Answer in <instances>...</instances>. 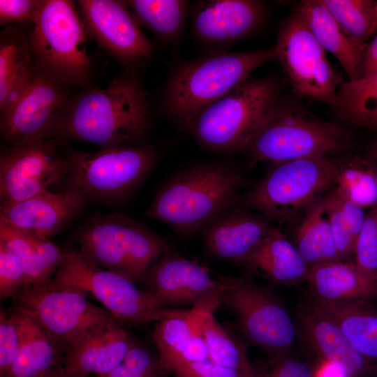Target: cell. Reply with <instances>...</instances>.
Returning a JSON list of instances; mask_svg holds the SVG:
<instances>
[{"label":"cell","mask_w":377,"mask_h":377,"mask_svg":"<svg viewBox=\"0 0 377 377\" xmlns=\"http://www.w3.org/2000/svg\"><path fill=\"white\" fill-rule=\"evenodd\" d=\"M114 320L98 329L71 351L61 364L68 373L87 376L107 374L118 366L126 355L131 341L126 331Z\"/></svg>","instance_id":"7402d4cb"},{"label":"cell","mask_w":377,"mask_h":377,"mask_svg":"<svg viewBox=\"0 0 377 377\" xmlns=\"http://www.w3.org/2000/svg\"><path fill=\"white\" fill-rule=\"evenodd\" d=\"M87 201L72 188L61 193L47 190L22 201L1 205L0 221L49 239L78 215Z\"/></svg>","instance_id":"ac0fdd59"},{"label":"cell","mask_w":377,"mask_h":377,"mask_svg":"<svg viewBox=\"0 0 377 377\" xmlns=\"http://www.w3.org/2000/svg\"><path fill=\"white\" fill-rule=\"evenodd\" d=\"M367 157L372 164L377 184V140L374 141L370 145Z\"/></svg>","instance_id":"c3c4849f"},{"label":"cell","mask_w":377,"mask_h":377,"mask_svg":"<svg viewBox=\"0 0 377 377\" xmlns=\"http://www.w3.org/2000/svg\"><path fill=\"white\" fill-rule=\"evenodd\" d=\"M276 164L247 193L243 205L279 224L306 212L335 186L336 160L320 156Z\"/></svg>","instance_id":"ba28073f"},{"label":"cell","mask_w":377,"mask_h":377,"mask_svg":"<svg viewBox=\"0 0 377 377\" xmlns=\"http://www.w3.org/2000/svg\"><path fill=\"white\" fill-rule=\"evenodd\" d=\"M252 369L253 377H315L305 362L286 354V352L275 353L257 371Z\"/></svg>","instance_id":"b9f144b4"},{"label":"cell","mask_w":377,"mask_h":377,"mask_svg":"<svg viewBox=\"0 0 377 377\" xmlns=\"http://www.w3.org/2000/svg\"><path fill=\"white\" fill-rule=\"evenodd\" d=\"M276 57L300 98L335 108L344 82L297 8L281 23L274 45Z\"/></svg>","instance_id":"7c38bea8"},{"label":"cell","mask_w":377,"mask_h":377,"mask_svg":"<svg viewBox=\"0 0 377 377\" xmlns=\"http://www.w3.org/2000/svg\"><path fill=\"white\" fill-rule=\"evenodd\" d=\"M313 296L334 302H360L377 296V279L355 261L334 260L311 266L306 279Z\"/></svg>","instance_id":"cb8c5ba5"},{"label":"cell","mask_w":377,"mask_h":377,"mask_svg":"<svg viewBox=\"0 0 377 377\" xmlns=\"http://www.w3.org/2000/svg\"><path fill=\"white\" fill-rule=\"evenodd\" d=\"M0 246L17 260L30 286L48 283L59 268L64 256L49 239L33 235L1 221Z\"/></svg>","instance_id":"484cf974"},{"label":"cell","mask_w":377,"mask_h":377,"mask_svg":"<svg viewBox=\"0 0 377 377\" xmlns=\"http://www.w3.org/2000/svg\"><path fill=\"white\" fill-rule=\"evenodd\" d=\"M343 31L363 44L377 33V0H322Z\"/></svg>","instance_id":"836d02e7"},{"label":"cell","mask_w":377,"mask_h":377,"mask_svg":"<svg viewBox=\"0 0 377 377\" xmlns=\"http://www.w3.org/2000/svg\"><path fill=\"white\" fill-rule=\"evenodd\" d=\"M244 184L242 172L219 161L186 165L156 191L146 216L163 222L184 238H191L235 205Z\"/></svg>","instance_id":"7a4b0ae2"},{"label":"cell","mask_w":377,"mask_h":377,"mask_svg":"<svg viewBox=\"0 0 377 377\" xmlns=\"http://www.w3.org/2000/svg\"><path fill=\"white\" fill-rule=\"evenodd\" d=\"M321 199L305 212L296 235L295 246L309 267L340 260Z\"/></svg>","instance_id":"f546056e"},{"label":"cell","mask_w":377,"mask_h":377,"mask_svg":"<svg viewBox=\"0 0 377 377\" xmlns=\"http://www.w3.org/2000/svg\"><path fill=\"white\" fill-rule=\"evenodd\" d=\"M52 280L98 301L119 320L156 323L182 311L167 309L150 291L141 290L126 276L97 266L81 252L64 253Z\"/></svg>","instance_id":"30bf717a"},{"label":"cell","mask_w":377,"mask_h":377,"mask_svg":"<svg viewBox=\"0 0 377 377\" xmlns=\"http://www.w3.org/2000/svg\"><path fill=\"white\" fill-rule=\"evenodd\" d=\"M18 311L22 320V341L6 377H41L61 366L64 354L36 322Z\"/></svg>","instance_id":"f1b7e54d"},{"label":"cell","mask_w":377,"mask_h":377,"mask_svg":"<svg viewBox=\"0 0 377 377\" xmlns=\"http://www.w3.org/2000/svg\"><path fill=\"white\" fill-rule=\"evenodd\" d=\"M30 286L17 260L0 246V296L14 299L24 288Z\"/></svg>","instance_id":"60d3db41"},{"label":"cell","mask_w":377,"mask_h":377,"mask_svg":"<svg viewBox=\"0 0 377 377\" xmlns=\"http://www.w3.org/2000/svg\"><path fill=\"white\" fill-rule=\"evenodd\" d=\"M13 300L15 309L36 322L64 356L91 333L117 319L83 294L57 286L52 279L27 286Z\"/></svg>","instance_id":"8fae6325"},{"label":"cell","mask_w":377,"mask_h":377,"mask_svg":"<svg viewBox=\"0 0 377 377\" xmlns=\"http://www.w3.org/2000/svg\"><path fill=\"white\" fill-rule=\"evenodd\" d=\"M276 57L274 45L250 52H215L184 61L172 71L165 82L161 98L163 111L182 128L189 130L205 108Z\"/></svg>","instance_id":"3957f363"},{"label":"cell","mask_w":377,"mask_h":377,"mask_svg":"<svg viewBox=\"0 0 377 377\" xmlns=\"http://www.w3.org/2000/svg\"><path fill=\"white\" fill-rule=\"evenodd\" d=\"M243 368L246 377H253V369L245 356L243 362Z\"/></svg>","instance_id":"816d5d0a"},{"label":"cell","mask_w":377,"mask_h":377,"mask_svg":"<svg viewBox=\"0 0 377 377\" xmlns=\"http://www.w3.org/2000/svg\"><path fill=\"white\" fill-rule=\"evenodd\" d=\"M298 320L304 340L325 362L346 377H377V364L360 353L338 325L310 301L300 307Z\"/></svg>","instance_id":"d6986e66"},{"label":"cell","mask_w":377,"mask_h":377,"mask_svg":"<svg viewBox=\"0 0 377 377\" xmlns=\"http://www.w3.org/2000/svg\"><path fill=\"white\" fill-rule=\"evenodd\" d=\"M355 262L366 274L377 279V204L369 209L357 237Z\"/></svg>","instance_id":"ab89813d"},{"label":"cell","mask_w":377,"mask_h":377,"mask_svg":"<svg viewBox=\"0 0 377 377\" xmlns=\"http://www.w3.org/2000/svg\"><path fill=\"white\" fill-rule=\"evenodd\" d=\"M334 188L338 195L343 219L351 235L357 242L366 217L364 209L341 194L335 187Z\"/></svg>","instance_id":"f6af8a7d"},{"label":"cell","mask_w":377,"mask_h":377,"mask_svg":"<svg viewBox=\"0 0 377 377\" xmlns=\"http://www.w3.org/2000/svg\"><path fill=\"white\" fill-rule=\"evenodd\" d=\"M261 215L235 205L226 209L201 231L207 249L216 258L242 263L275 228Z\"/></svg>","instance_id":"44dd1931"},{"label":"cell","mask_w":377,"mask_h":377,"mask_svg":"<svg viewBox=\"0 0 377 377\" xmlns=\"http://www.w3.org/2000/svg\"><path fill=\"white\" fill-rule=\"evenodd\" d=\"M77 5L88 36L115 59L133 65L153 54V43L125 1L80 0Z\"/></svg>","instance_id":"2e32d148"},{"label":"cell","mask_w":377,"mask_h":377,"mask_svg":"<svg viewBox=\"0 0 377 377\" xmlns=\"http://www.w3.org/2000/svg\"><path fill=\"white\" fill-rule=\"evenodd\" d=\"M140 24L163 40L171 41L179 35L188 2L181 0L124 1Z\"/></svg>","instance_id":"4dcf8cb0"},{"label":"cell","mask_w":377,"mask_h":377,"mask_svg":"<svg viewBox=\"0 0 377 377\" xmlns=\"http://www.w3.org/2000/svg\"><path fill=\"white\" fill-rule=\"evenodd\" d=\"M362 127L377 131V107L366 117Z\"/></svg>","instance_id":"681fc988"},{"label":"cell","mask_w":377,"mask_h":377,"mask_svg":"<svg viewBox=\"0 0 377 377\" xmlns=\"http://www.w3.org/2000/svg\"><path fill=\"white\" fill-rule=\"evenodd\" d=\"M41 377H87L78 375H74L66 372L61 366L57 367Z\"/></svg>","instance_id":"f907efd6"},{"label":"cell","mask_w":377,"mask_h":377,"mask_svg":"<svg viewBox=\"0 0 377 377\" xmlns=\"http://www.w3.org/2000/svg\"><path fill=\"white\" fill-rule=\"evenodd\" d=\"M346 132L300 107L279 102L242 152L252 163L325 156L346 149Z\"/></svg>","instance_id":"8992f818"},{"label":"cell","mask_w":377,"mask_h":377,"mask_svg":"<svg viewBox=\"0 0 377 377\" xmlns=\"http://www.w3.org/2000/svg\"><path fill=\"white\" fill-rule=\"evenodd\" d=\"M279 95L273 77L249 79L205 108L188 131L205 149L242 152L280 102Z\"/></svg>","instance_id":"277c9868"},{"label":"cell","mask_w":377,"mask_h":377,"mask_svg":"<svg viewBox=\"0 0 377 377\" xmlns=\"http://www.w3.org/2000/svg\"><path fill=\"white\" fill-rule=\"evenodd\" d=\"M297 8L319 44L340 63L348 80L358 79L367 44L350 38L332 17L322 0L302 1Z\"/></svg>","instance_id":"d4e9b609"},{"label":"cell","mask_w":377,"mask_h":377,"mask_svg":"<svg viewBox=\"0 0 377 377\" xmlns=\"http://www.w3.org/2000/svg\"><path fill=\"white\" fill-rule=\"evenodd\" d=\"M200 309L182 310L156 323L153 337L165 372L177 364L207 360V350L198 323Z\"/></svg>","instance_id":"603a6c76"},{"label":"cell","mask_w":377,"mask_h":377,"mask_svg":"<svg viewBox=\"0 0 377 377\" xmlns=\"http://www.w3.org/2000/svg\"><path fill=\"white\" fill-rule=\"evenodd\" d=\"M165 374L159 358L131 341L122 362L107 374L98 377H163Z\"/></svg>","instance_id":"8d00e7d4"},{"label":"cell","mask_w":377,"mask_h":377,"mask_svg":"<svg viewBox=\"0 0 377 377\" xmlns=\"http://www.w3.org/2000/svg\"><path fill=\"white\" fill-rule=\"evenodd\" d=\"M29 32L35 66L66 85L85 86L92 62L77 7L68 0H43Z\"/></svg>","instance_id":"5b68a950"},{"label":"cell","mask_w":377,"mask_h":377,"mask_svg":"<svg viewBox=\"0 0 377 377\" xmlns=\"http://www.w3.org/2000/svg\"><path fill=\"white\" fill-rule=\"evenodd\" d=\"M60 138L10 145L0 156V202L22 201L49 190L70 171L68 151Z\"/></svg>","instance_id":"4fadbf2b"},{"label":"cell","mask_w":377,"mask_h":377,"mask_svg":"<svg viewBox=\"0 0 377 377\" xmlns=\"http://www.w3.org/2000/svg\"><path fill=\"white\" fill-rule=\"evenodd\" d=\"M66 86L36 67L22 97L0 117L1 136L10 145L37 143L57 137L71 101Z\"/></svg>","instance_id":"5bb4252c"},{"label":"cell","mask_w":377,"mask_h":377,"mask_svg":"<svg viewBox=\"0 0 377 377\" xmlns=\"http://www.w3.org/2000/svg\"><path fill=\"white\" fill-rule=\"evenodd\" d=\"M377 70V33L372 40L367 43L360 77L370 74Z\"/></svg>","instance_id":"bcb514c9"},{"label":"cell","mask_w":377,"mask_h":377,"mask_svg":"<svg viewBox=\"0 0 377 377\" xmlns=\"http://www.w3.org/2000/svg\"><path fill=\"white\" fill-rule=\"evenodd\" d=\"M279 283L306 279L309 267L295 245L275 228L242 263Z\"/></svg>","instance_id":"4316f807"},{"label":"cell","mask_w":377,"mask_h":377,"mask_svg":"<svg viewBox=\"0 0 377 377\" xmlns=\"http://www.w3.org/2000/svg\"><path fill=\"white\" fill-rule=\"evenodd\" d=\"M264 16L265 8L258 1H204L199 2L194 10L193 31L205 43H228L253 34Z\"/></svg>","instance_id":"ffe728a7"},{"label":"cell","mask_w":377,"mask_h":377,"mask_svg":"<svg viewBox=\"0 0 377 377\" xmlns=\"http://www.w3.org/2000/svg\"><path fill=\"white\" fill-rule=\"evenodd\" d=\"M69 188L87 200L116 204L138 188L158 162L160 153L152 145L100 149L95 151H68Z\"/></svg>","instance_id":"9c48e42d"},{"label":"cell","mask_w":377,"mask_h":377,"mask_svg":"<svg viewBox=\"0 0 377 377\" xmlns=\"http://www.w3.org/2000/svg\"><path fill=\"white\" fill-rule=\"evenodd\" d=\"M309 301L332 318L354 348L377 364V311L360 302H334L311 296Z\"/></svg>","instance_id":"83f0119b"},{"label":"cell","mask_w":377,"mask_h":377,"mask_svg":"<svg viewBox=\"0 0 377 377\" xmlns=\"http://www.w3.org/2000/svg\"><path fill=\"white\" fill-rule=\"evenodd\" d=\"M335 188L363 209L377 204V184L372 164L367 156L354 155L338 161Z\"/></svg>","instance_id":"d6a6232c"},{"label":"cell","mask_w":377,"mask_h":377,"mask_svg":"<svg viewBox=\"0 0 377 377\" xmlns=\"http://www.w3.org/2000/svg\"><path fill=\"white\" fill-rule=\"evenodd\" d=\"M152 121V109L141 82L123 75L105 88L91 87L71 99L57 137L94 144L101 149L142 144Z\"/></svg>","instance_id":"6da1fadb"},{"label":"cell","mask_w":377,"mask_h":377,"mask_svg":"<svg viewBox=\"0 0 377 377\" xmlns=\"http://www.w3.org/2000/svg\"><path fill=\"white\" fill-rule=\"evenodd\" d=\"M80 251L97 266L138 282L170 249L168 241L138 221L119 214L98 216L79 232Z\"/></svg>","instance_id":"52a82bcc"},{"label":"cell","mask_w":377,"mask_h":377,"mask_svg":"<svg viewBox=\"0 0 377 377\" xmlns=\"http://www.w3.org/2000/svg\"><path fill=\"white\" fill-rule=\"evenodd\" d=\"M22 320L16 310L0 315V377H6L22 341Z\"/></svg>","instance_id":"f35d334b"},{"label":"cell","mask_w":377,"mask_h":377,"mask_svg":"<svg viewBox=\"0 0 377 377\" xmlns=\"http://www.w3.org/2000/svg\"><path fill=\"white\" fill-rule=\"evenodd\" d=\"M214 310L200 309L198 323L207 349L209 359L221 366L242 369L245 351L213 315Z\"/></svg>","instance_id":"d590c367"},{"label":"cell","mask_w":377,"mask_h":377,"mask_svg":"<svg viewBox=\"0 0 377 377\" xmlns=\"http://www.w3.org/2000/svg\"><path fill=\"white\" fill-rule=\"evenodd\" d=\"M334 241L341 260H348L355 255L356 240L351 235L342 215L339 198L334 187L322 199Z\"/></svg>","instance_id":"74e56055"},{"label":"cell","mask_w":377,"mask_h":377,"mask_svg":"<svg viewBox=\"0 0 377 377\" xmlns=\"http://www.w3.org/2000/svg\"><path fill=\"white\" fill-rule=\"evenodd\" d=\"M377 107V70L353 81H344L339 87L334 108L350 123L361 126Z\"/></svg>","instance_id":"e575fe53"},{"label":"cell","mask_w":377,"mask_h":377,"mask_svg":"<svg viewBox=\"0 0 377 377\" xmlns=\"http://www.w3.org/2000/svg\"><path fill=\"white\" fill-rule=\"evenodd\" d=\"M170 371L176 377H246L244 368H228L210 360L177 364Z\"/></svg>","instance_id":"7bdbcfd3"},{"label":"cell","mask_w":377,"mask_h":377,"mask_svg":"<svg viewBox=\"0 0 377 377\" xmlns=\"http://www.w3.org/2000/svg\"><path fill=\"white\" fill-rule=\"evenodd\" d=\"M223 300L232 308L242 332L254 345L275 354L286 352L293 343L294 323L267 290L242 279L230 278Z\"/></svg>","instance_id":"9a60e30c"},{"label":"cell","mask_w":377,"mask_h":377,"mask_svg":"<svg viewBox=\"0 0 377 377\" xmlns=\"http://www.w3.org/2000/svg\"><path fill=\"white\" fill-rule=\"evenodd\" d=\"M150 292L164 306L194 304L214 310L223 300L230 277L216 279L200 265L168 251L151 267Z\"/></svg>","instance_id":"e0dca14e"},{"label":"cell","mask_w":377,"mask_h":377,"mask_svg":"<svg viewBox=\"0 0 377 377\" xmlns=\"http://www.w3.org/2000/svg\"><path fill=\"white\" fill-rule=\"evenodd\" d=\"M319 377H346V376L337 367L326 362L320 371Z\"/></svg>","instance_id":"7dc6e473"},{"label":"cell","mask_w":377,"mask_h":377,"mask_svg":"<svg viewBox=\"0 0 377 377\" xmlns=\"http://www.w3.org/2000/svg\"><path fill=\"white\" fill-rule=\"evenodd\" d=\"M41 0H0L1 24H33Z\"/></svg>","instance_id":"ee69618b"},{"label":"cell","mask_w":377,"mask_h":377,"mask_svg":"<svg viewBox=\"0 0 377 377\" xmlns=\"http://www.w3.org/2000/svg\"><path fill=\"white\" fill-rule=\"evenodd\" d=\"M29 32L18 27L7 26L0 38V103L11 85L34 68Z\"/></svg>","instance_id":"1f68e13d"}]
</instances>
